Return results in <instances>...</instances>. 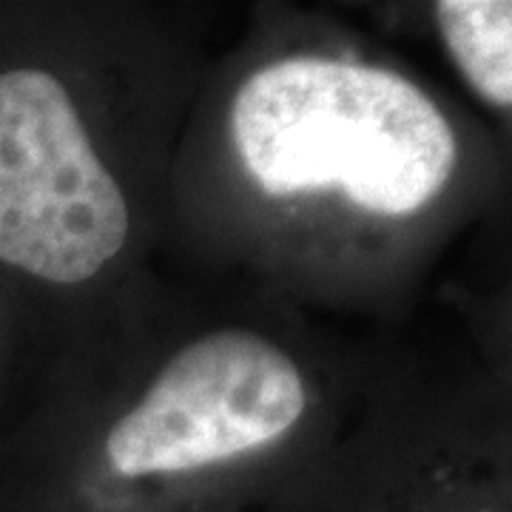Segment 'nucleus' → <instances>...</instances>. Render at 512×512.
<instances>
[{"mask_svg": "<svg viewBox=\"0 0 512 512\" xmlns=\"http://www.w3.org/2000/svg\"><path fill=\"white\" fill-rule=\"evenodd\" d=\"M231 140L271 197L342 188L359 208L404 217L456 171V134L402 74L325 57L254 72L231 106Z\"/></svg>", "mask_w": 512, "mask_h": 512, "instance_id": "f257e3e1", "label": "nucleus"}, {"mask_svg": "<svg viewBox=\"0 0 512 512\" xmlns=\"http://www.w3.org/2000/svg\"><path fill=\"white\" fill-rule=\"evenodd\" d=\"M128 202L69 92L35 66L0 69V265L77 285L123 251Z\"/></svg>", "mask_w": 512, "mask_h": 512, "instance_id": "f03ea898", "label": "nucleus"}, {"mask_svg": "<svg viewBox=\"0 0 512 512\" xmlns=\"http://www.w3.org/2000/svg\"><path fill=\"white\" fill-rule=\"evenodd\" d=\"M291 356L248 330H217L180 350L106 439L120 478L180 476L282 439L305 413Z\"/></svg>", "mask_w": 512, "mask_h": 512, "instance_id": "7ed1b4c3", "label": "nucleus"}, {"mask_svg": "<svg viewBox=\"0 0 512 512\" xmlns=\"http://www.w3.org/2000/svg\"><path fill=\"white\" fill-rule=\"evenodd\" d=\"M433 18L458 72L498 109L512 103V3L439 0Z\"/></svg>", "mask_w": 512, "mask_h": 512, "instance_id": "20e7f679", "label": "nucleus"}]
</instances>
